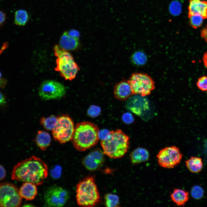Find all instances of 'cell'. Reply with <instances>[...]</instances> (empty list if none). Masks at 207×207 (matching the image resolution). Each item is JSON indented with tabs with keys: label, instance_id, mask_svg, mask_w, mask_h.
<instances>
[{
	"label": "cell",
	"instance_id": "8",
	"mask_svg": "<svg viewBox=\"0 0 207 207\" xmlns=\"http://www.w3.org/2000/svg\"><path fill=\"white\" fill-rule=\"evenodd\" d=\"M22 200L19 191L14 185L7 182L0 184V207H19Z\"/></svg>",
	"mask_w": 207,
	"mask_h": 207
},
{
	"label": "cell",
	"instance_id": "4",
	"mask_svg": "<svg viewBox=\"0 0 207 207\" xmlns=\"http://www.w3.org/2000/svg\"><path fill=\"white\" fill-rule=\"evenodd\" d=\"M76 199L78 204L85 207H93L99 202L100 197L92 176L85 177L76 186Z\"/></svg>",
	"mask_w": 207,
	"mask_h": 207
},
{
	"label": "cell",
	"instance_id": "24",
	"mask_svg": "<svg viewBox=\"0 0 207 207\" xmlns=\"http://www.w3.org/2000/svg\"><path fill=\"white\" fill-rule=\"evenodd\" d=\"M104 198L106 206L115 207L118 206L119 198L116 195L110 193H107L105 195Z\"/></svg>",
	"mask_w": 207,
	"mask_h": 207
},
{
	"label": "cell",
	"instance_id": "23",
	"mask_svg": "<svg viewBox=\"0 0 207 207\" xmlns=\"http://www.w3.org/2000/svg\"><path fill=\"white\" fill-rule=\"evenodd\" d=\"M132 60L135 64L141 66L146 63L147 60V57L144 52L141 51H138L132 55Z\"/></svg>",
	"mask_w": 207,
	"mask_h": 207
},
{
	"label": "cell",
	"instance_id": "11",
	"mask_svg": "<svg viewBox=\"0 0 207 207\" xmlns=\"http://www.w3.org/2000/svg\"><path fill=\"white\" fill-rule=\"evenodd\" d=\"M69 194L66 190L56 186L49 188L44 195L45 204L50 207L63 206L67 202Z\"/></svg>",
	"mask_w": 207,
	"mask_h": 207
},
{
	"label": "cell",
	"instance_id": "18",
	"mask_svg": "<svg viewBox=\"0 0 207 207\" xmlns=\"http://www.w3.org/2000/svg\"><path fill=\"white\" fill-rule=\"evenodd\" d=\"M170 197L172 200L179 206H183L189 199L188 193L184 190L175 189Z\"/></svg>",
	"mask_w": 207,
	"mask_h": 207
},
{
	"label": "cell",
	"instance_id": "22",
	"mask_svg": "<svg viewBox=\"0 0 207 207\" xmlns=\"http://www.w3.org/2000/svg\"><path fill=\"white\" fill-rule=\"evenodd\" d=\"M28 19L27 12L24 10H19L15 13L14 23L17 25L24 26L26 23Z\"/></svg>",
	"mask_w": 207,
	"mask_h": 207
},
{
	"label": "cell",
	"instance_id": "9",
	"mask_svg": "<svg viewBox=\"0 0 207 207\" xmlns=\"http://www.w3.org/2000/svg\"><path fill=\"white\" fill-rule=\"evenodd\" d=\"M64 85L59 82L53 80H46L40 84L38 94L44 100L60 99L65 94Z\"/></svg>",
	"mask_w": 207,
	"mask_h": 207
},
{
	"label": "cell",
	"instance_id": "6",
	"mask_svg": "<svg viewBox=\"0 0 207 207\" xmlns=\"http://www.w3.org/2000/svg\"><path fill=\"white\" fill-rule=\"evenodd\" d=\"M133 94L144 97L150 95L155 88V82L148 74L136 72L132 74L128 80Z\"/></svg>",
	"mask_w": 207,
	"mask_h": 207
},
{
	"label": "cell",
	"instance_id": "32",
	"mask_svg": "<svg viewBox=\"0 0 207 207\" xmlns=\"http://www.w3.org/2000/svg\"><path fill=\"white\" fill-rule=\"evenodd\" d=\"M68 34L71 36L73 37L78 39L80 34L79 32L75 30H71L67 31Z\"/></svg>",
	"mask_w": 207,
	"mask_h": 207
},
{
	"label": "cell",
	"instance_id": "5",
	"mask_svg": "<svg viewBox=\"0 0 207 207\" xmlns=\"http://www.w3.org/2000/svg\"><path fill=\"white\" fill-rule=\"evenodd\" d=\"M53 49L57 57L55 70L66 80H71L74 79L79 68L72 55L68 51L58 45H55Z\"/></svg>",
	"mask_w": 207,
	"mask_h": 207
},
{
	"label": "cell",
	"instance_id": "38",
	"mask_svg": "<svg viewBox=\"0 0 207 207\" xmlns=\"http://www.w3.org/2000/svg\"><path fill=\"white\" fill-rule=\"evenodd\" d=\"M203 61L204 65L207 69V51L204 54L203 57Z\"/></svg>",
	"mask_w": 207,
	"mask_h": 207
},
{
	"label": "cell",
	"instance_id": "30",
	"mask_svg": "<svg viewBox=\"0 0 207 207\" xmlns=\"http://www.w3.org/2000/svg\"><path fill=\"white\" fill-rule=\"evenodd\" d=\"M122 120L125 123L130 124L133 122L134 118L133 116L131 113L127 112L123 115Z\"/></svg>",
	"mask_w": 207,
	"mask_h": 207
},
{
	"label": "cell",
	"instance_id": "21",
	"mask_svg": "<svg viewBox=\"0 0 207 207\" xmlns=\"http://www.w3.org/2000/svg\"><path fill=\"white\" fill-rule=\"evenodd\" d=\"M57 120V117L54 115L45 118H41L40 122L44 128L47 130H52L55 126Z\"/></svg>",
	"mask_w": 207,
	"mask_h": 207
},
{
	"label": "cell",
	"instance_id": "36",
	"mask_svg": "<svg viewBox=\"0 0 207 207\" xmlns=\"http://www.w3.org/2000/svg\"><path fill=\"white\" fill-rule=\"evenodd\" d=\"M6 103L5 97L0 92V107L3 106Z\"/></svg>",
	"mask_w": 207,
	"mask_h": 207
},
{
	"label": "cell",
	"instance_id": "17",
	"mask_svg": "<svg viewBox=\"0 0 207 207\" xmlns=\"http://www.w3.org/2000/svg\"><path fill=\"white\" fill-rule=\"evenodd\" d=\"M149 156V153L147 150L138 147L131 153L130 158L132 163L137 164L147 160Z\"/></svg>",
	"mask_w": 207,
	"mask_h": 207
},
{
	"label": "cell",
	"instance_id": "16",
	"mask_svg": "<svg viewBox=\"0 0 207 207\" xmlns=\"http://www.w3.org/2000/svg\"><path fill=\"white\" fill-rule=\"evenodd\" d=\"M19 191L20 195L22 198L27 200L34 199L37 194L36 185L28 182L23 183Z\"/></svg>",
	"mask_w": 207,
	"mask_h": 207
},
{
	"label": "cell",
	"instance_id": "31",
	"mask_svg": "<svg viewBox=\"0 0 207 207\" xmlns=\"http://www.w3.org/2000/svg\"><path fill=\"white\" fill-rule=\"evenodd\" d=\"M110 134V131L107 129H103L99 132V137L101 140L107 139Z\"/></svg>",
	"mask_w": 207,
	"mask_h": 207
},
{
	"label": "cell",
	"instance_id": "13",
	"mask_svg": "<svg viewBox=\"0 0 207 207\" xmlns=\"http://www.w3.org/2000/svg\"><path fill=\"white\" fill-rule=\"evenodd\" d=\"M188 16L195 15L201 16L203 19L207 18V1L190 0Z\"/></svg>",
	"mask_w": 207,
	"mask_h": 207
},
{
	"label": "cell",
	"instance_id": "25",
	"mask_svg": "<svg viewBox=\"0 0 207 207\" xmlns=\"http://www.w3.org/2000/svg\"><path fill=\"white\" fill-rule=\"evenodd\" d=\"M189 18L190 24L193 28H197L202 26L203 18L201 16L198 15H194Z\"/></svg>",
	"mask_w": 207,
	"mask_h": 207
},
{
	"label": "cell",
	"instance_id": "3",
	"mask_svg": "<svg viewBox=\"0 0 207 207\" xmlns=\"http://www.w3.org/2000/svg\"><path fill=\"white\" fill-rule=\"evenodd\" d=\"M110 133L108 138L101 141L103 153L111 158H121L128 149L129 137L119 129L110 131Z\"/></svg>",
	"mask_w": 207,
	"mask_h": 207
},
{
	"label": "cell",
	"instance_id": "35",
	"mask_svg": "<svg viewBox=\"0 0 207 207\" xmlns=\"http://www.w3.org/2000/svg\"><path fill=\"white\" fill-rule=\"evenodd\" d=\"M2 74L0 72V88H3L6 85L7 80L4 78H1Z\"/></svg>",
	"mask_w": 207,
	"mask_h": 207
},
{
	"label": "cell",
	"instance_id": "37",
	"mask_svg": "<svg viewBox=\"0 0 207 207\" xmlns=\"http://www.w3.org/2000/svg\"><path fill=\"white\" fill-rule=\"evenodd\" d=\"M5 19V14L0 11V25H2L4 22Z\"/></svg>",
	"mask_w": 207,
	"mask_h": 207
},
{
	"label": "cell",
	"instance_id": "19",
	"mask_svg": "<svg viewBox=\"0 0 207 207\" xmlns=\"http://www.w3.org/2000/svg\"><path fill=\"white\" fill-rule=\"evenodd\" d=\"M35 141L40 149L45 151L50 145L51 139L49 133L45 131H39L37 132Z\"/></svg>",
	"mask_w": 207,
	"mask_h": 207
},
{
	"label": "cell",
	"instance_id": "2",
	"mask_svg": "<svg viewBox=\"0 0 207 207\" xmlns=\"http://www.w3.org/2000/svg\"><path fill=\"white\" fill-rule=\"evenodd\" d=\"M99 131L97 125L92 122L85 121L77 123L71 140L74 147L80 152L93 147L98 142Z\"/></svg>",
	"mask_w": 207,
	"mask_h": 207
},
{
	"label": "cell",
	"instance_id": "29",
	"mask_svg": "<svg viewBox=\"0 0 207 207\" xmlns=\"http://www.w3.org/2000/svg\"><path fill=\"white\" fill-rule=\"evenodd\" d=\"M101 112L99 107L98 106L92 105L90 106L88 110V114L92 117H95L98 116Z\"/></svg>",
	"mask_w": 207,
	"mask_h": 207
},
{
	"label": "cell",
	"instance_id": "34",
	"mask_svg": "<svg viewBox=\"0 0 207 207\" xmlns=\"http://www.w3.org/2000/svg\"><path fill=\"white\" fill-rule=\"evenodd\" d=\"M6 175V171L4 167L0 165V181L3 179Z\"/></svg>",
	"mask_w": 207,
	"mask_h": 207
},
{
	"label": "cell",
	"instance_id": "12",
	"mask_svg": "<svg viewBox=\"0 0 207 207\" xmlns=\"http://www.w3.org/2000/svg\"><path fill=\"white\" fill-rule=\"evenodd\" d=\"M103 153L96 150L89 154L84 158L83 163L85 168L90 170H95L99 168L104 161Z\"/></svg>",
	"mask_w": 207,
	"mask_h": 207
},
{
	"label": "cell",
	"instance_id": "27",
	"mask_svg": "<svg viewBox=\"0 0 207 207\" xmlns=\"http://www.w3.org/2000/svg\"><path fill=\"white\" fill-rule=\"evenodd\" d=\"M169 9L171 14L174 15H179L181 11V5L179 2L175 1L172 2L170 6Z\"/></svg>",
	"mask_w": 207,
	"mask_h": 207
},
{
	"label": "cell",
	"instance_id": "26",
	"mask_svg": "<svg viewBox=\"0 0 207 207\" xmlns=\"http://www.w3.org/2000/svg\"><path fill=\"white\" fill-rule=\"evenodd\" d=\"M204 193V190L200 186L198 185L193 187L191 191L192 197L196 200L201 198L203 195Z\"/></svg>",
	"mask_w": 207,
	"mask_h": 207
},
{
	"label": "cell",
	"instance_id": "7",
	"mask_svg": "<svg viewBox=\"0 0 207 207\" xmlns=\"http://www.w3.org/2000/svg\"><path fill=\"white\" fill-rule=\"evenodd\" d=\"M54 139L60 143H65L71 140L74 128L73 122L69 116L62 115L57 117L56 124L52 130Z\"/></svg>",
	"mask_w": 207,
	"mask_h": 207
},
{
	"label": "cell",
	"instance_id": "1",
	"mask_svg": "<svg viewBox=\"0 0 207 207\" xmlns=\"http://www.w3.org/2000/svg\"><path fill=\"white\" fill-rule=\"evenodd\" d=\"M48 174L46 164L40 158L32 156L18 163L13 168L12 179L28 182L36 185L42 184Z\"/></svg>",
	"mask_w": 207,
	"mask_h": 207
},
{
	"label": "cell",
	"instance_id": "33",
	"mask_svg": "<svg viewBox=\"0 0 207 207\" xmlns=\"http://www.w3.org/2000/svg\"><path fill=\"white\" fill-rule=\"evenodd\" d=\"M201 37L207 42V24L201 31Z\"/></svg>",
	"mask_w": 207,
	"mask_h": 207
},
{
	"label": "cell",
	"instance_id": "20",
	"mask_svg": "<svg viewBox=\"0 0 207 207\" xmlns=\"http://www.w3.org/2000/svg\"><path fill=\"white\" fill-rule=\"evenodd\" d=\"M185 162L187 168L190 172L193 173L199 172L203 168L202 160L198 157H192L185 161Z\"/></svg>",
	"mask_w": 207,
	"mask_h": 207
},
{
	"label": "cell",
	"instance_id": "14",
	"mask_svg": "<svg viewBox=\"0 0 207 207\" xmlns=\"http://www.w3.org/2000/svg\"><path fill=\"white\" fill-rule=\"evenodd\" d=\"M114 94L116 98L121 100L128 99L133 94L128 80L117 84L114 87Z\"/></svg>",
	"mask_w": 207,
	"mask_h": 207
},
{
	"label": "cell",
	"instance_id": "15",
	"mask_svg": "<svg viewBox=\"0 0 207 207\" xmlns=\"http://www.w3.org/2000/svg\"><path fill=\"white\" fill-rule=\"evenodd\" d=\"M78 44V39L71 36L67 31L63 33L59 41V46L67 51L74 50L77 48Z\"/></svg>",
	"mask_w": 207,
	"mask_h": 207
},
{
	"label": "cell",
	"instance_id": "28",
	"mask_svg": "<svg viewBox=\"0 0 207 207\" xmlns=\"http://www.w3.org/2000/svg\"><path fill=\"white\" fill-rule=\"evenodd\" d=\"M198 88L202 91H207V76H204L199 78L196 83Z\"/></svg>",
	"mask_w": 207,
	"mask_h": 207
},
{
	"label": "cell",
	"instance_id": "10",
	"mask_svg": "<svg viewBox=\"0 0 207 207\" xmlns=\"http://www.w3.org/2000/svg\"><path fill=\"white\" fill-rule=\"evenodd\" d=\"M183 155L179 149L175 146L166 147L161 150L157 156L159 165L166 168H172L181 161Z\"/></svg>",
	"mask_w": 207,
	"mask_h": 207
}]
</instances>
